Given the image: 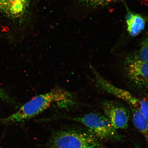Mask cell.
Listing matches in <instances>:
<instances>
[{"mask_svg":"<svg viewBox=\"0 0 148 148\" xmlns=\"http://www.w3.org/2000/svg\"><path fill=\"white\" fill-rule=\"evenodd\" d=\"M73 96L64 88H55L46 93L36 96L21 106L14 113L0 119V123L8 125L25 122L43 112L53 103L68 106L73 103Z\"/></svg>","mask_w":148,"mask_h":148,"instance_id":"6da1fadb","label":"cell"},{"mask_svg":"<svg viewBox=\"0 0 148 148\" xmlns=\"http://www.w3.org/2000/svg\"><path fill=\"white\" fill-rule=\"evenodd\" d=\"M99 141L89 130H68L58 131L52 135L47 148H85Z\"/></svg>","mask_w":148,"mask_h":148,"instance_id":"7a4b0ae2","label":"cell"},{"mask_svg":"<svg viewBox=\"0 0 148 148\" xmlns=\"http://www.w3.org/2000/svg\"><path fill=\"white\" fill-rule=\"evenodd\" d=\"M73 120L87 127L98 139L114 141L121 139V135L112 126L105 114L91 112L74 118Z\"/></svg>","mask_w":148,"mask_h":148,"instance_id":"3957f363","label":"cell"},{"mask_svg":"<svg viewBox=\"0 0 148 148\" xmlns=\"http://www.w3.org/2000/svg\"><path fill=\"white\" fill-rule=\"evenodd\" d=\"M90 68L94 74L96 86L99 90L126 102L130 107L139 112L148 119V102L147 101L135 97L127 90L114 86L102 77L91 66Z\"/></svg>","mask_w":148,"mask_h":148,"instance_id":"277c9868","label":"cell"},{"mask_svg":"<svg viewBox=\"0 0 148 148\" xmlns=\"http://www.w3.org/2000/svg\"><path fill=\"white\" fill-rule=\"evenodd\" d=\"M123 68L125 77L133 86L140 90L148 88V62L133 56L126 58Z\"/></svg>","mask_w":148,"mask_h":148,"instance_id":"5b68a950","label":"cell"},{"mask_svg":"<svg viewBox=\"0 0 148 148\" xmlns=\"http://www.w3.org/2000/svg\"><path fill=\"white\" fill-rule=\"evenodd\" d=\"M104 114L116 130L127 128L128 125L130 113L123 105L116 102L105 101L102 103Z\"/></svg>","mask_w":148,"mask_h":148,"instance_id":"8992f818","label":"cell"},{"mask_svg":"<svg viewBox=\"0 0 148 148\" xmlns=\"http://www.w3.org/2000/svg\"><path fill=\"white\" fill-rule=\"evenodd\" d=\"M32 0H0V12L8 17L22 19L28 15Z\"/></svg>","mask_w":148,"mask_h":148,"instance_id":"52a82bcc","label":"cell"},{"mask_svg":"<svg viewBox=\"0 0 148 148\" xmlns=\"http://www.w3.org/2000/svg\"><path fill=\"white\" fill-rule=\"evenodd\" d=\"M127 31L130 35L136 36L143 31L145 27V20L139 14L128 11L125 17Z\"/></svg>","mask_w":148,"mask_h":148,"instance_id":"ba28073f","label":"cell"},{"mask_svg":"<svg viewBox=\"0 0 148 148\" xmlns=\"http://www.w3.org/2000/svg\"><path fill=\"white\" fill-rule=\"evenodd\" d=\"M131 108L133 124L143 135L148 143V119L132 107H131Z\"/></svg>","mask_w":148,"mask_h":148,"instance_id":"9c48e42d","label":"cell"},{"mask_svg":"<svg viewBox=\"0 0 148 148\" xmlns=\"http://www.w3.org/2000/svg\"><path fill=\"white\" fill-rule=\"evenodd\" d=\"M119 0H75L79 5L88 9H94L104 7Z\"/></svg>","mask_w":148,"mask_h":148,"instance_id":"30bf717a","label":"cell"},{"mask_svg":"<svg viewBox=\"0 0 148 148\" xmlns=\"http://www.w3.org/2000/svg\"><path fill=\"white\" fill-rule=\"evenodd\" d=\"M134 56L140 60L148 62V36L142 42L138 52Z\"/></svg>","mask_w":148,"mask_h":148,"instance_id":"8fae6325","label":"cell"},{"mask_svg":"<svg viewBox=\"0 0 148 148\" xmlns=\"http://www.w3.org/2000/svg\"><path fill=\"white\" fill-rule=\"evenodd\" d=\"M0 99L8 103L14 104L15 101L4 90L0 88Z\"/></svg>","mask_w":148,"mask_h":148,"instance_id":"7c38bea8","label":"cell"},{"mask_svg":"<svg viewBox=\"0 0 148 148\" xmlns=\"http://www.w3.org/2000/svg\"><path fill=\"white\" fill-rule=\"evenodd\" d=\"M85 148H107L103 145L100 143L99 141H98L95 143L92 144L88 147Z\"/></svg>","mask_w":148,"mask_h":148,"instance_id":"4fadbf2b","label":"cell"},{"mask_svg":"<svg viewBox=\"0 0 148 148\" xmlns=\"http://www.w3.org/2000/svg\"><path fill=\"white\" fill-rule=\"evenodd\" d=\"M136 148H142L139 147H138V146H136Z\"/></svg>","mask_w":148,"mask_h":148,"instance_id":"5bb4252c","label":"cell"}]
</instances>
